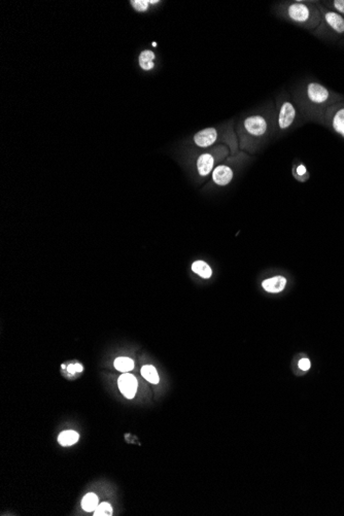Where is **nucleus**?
<instances>
[{
  "instance_id": "13",
  "label": "nucleus",
  "mask_w": 344,
  "mask_h": 516,
  "mask_svg": "<svg viewBox=\"0 0 344 516\" xmlns=\"http://www.w3.org/2000/svg\"><path fill=\"white\" fill-rule=\"evenodd\" d=\"M192 270L202 278H210L213 275V270L209 265L204 261H196L192 265Z\"/></svg>"
},
{
  "instance_id": "20",
  "label": "nucleus",
  "mask_w": 344,
  "mask_h": 516,
  "mask_svg": "<svg viewBox=\"0 0 344 516\" xmlns=\"http://www.w3.org/2000/svg\"><path fill=\"white\" fill-rule=\"evenodd\" d=\"M293 174H294V177L299 181H305L307 179V177H306L307 170H306V167H305L304 165H299L296 167V169L294 168Z\"/></svg>"
},
{
  "instance_id": "19",
  "label": "nucleus",
  "mask_w": 344,
  "mask_h": 516,
  "mask_svg": "<svg viewBox=\"0 0 344 516\" xmlns=\"http://www.w3.org/2000/svg\"><path fill=\"white\" fill-rule=\"evenodd\" d=\"M130 4L137 12H141V13L146 12L150 5L149 0H132Z\"/></svg>"
},
{
  "instance_id": "6",
  "label": "nucleus",
  "mask_w": 344,
  "mask_h": 516,
  "mask_svg": "<svg viewBox=\"0 0 344 516\" xmlns=\"http://www.w3.org/2000/svg\"><path fill=\"white\" fill-rule=\"evenodd\" d=\"M228 152L229 148L224 144L218 145L213 149L202 152L196 160V168L198 175L201 178L208 177L217 167V162L225 158L228 155Z\"/></svg>"
},
{
  "instance_id": "18",
  "label": "nucleus",
  "mask_w": 344,
  "mask_h": 516,
  "mask_svg": "<svg viewBox=\"0 0 344 516\" xmlns=\"http://www.w3.org/2000/svg\"><path fill=\"white\" fill-rule=\"evenodd\" d=\"M95 516H111L112 515V507L108 503H101L98 505L97 509L95 510Z\"/></svg>"
},
{
  "instance_id": "1",
  "label": "nucleus",
  "mask_w": 344,
  "mask_h": 516,
  "mask_svg": "<svg viewBox=\"0 0 344 516\" xmlns=\"http://www.w3.org/2000/svg\"><path fill=\"white\" fill-rule=\"evenodd\" d=\"M275 125L276 111L273 101L244 113L235 130L239 147L248 152H257L275 135Z\"/></svg>"
},
{
  "instance_id": "2",
  "label": "nucleus",
  "mask_w": 344,
  "mask_h": 516,
  "mask_svg": "<svg viewBox=\"0 0 344 516\" xmlns=\"http://www.w3.org/2000/svg\"><path fill=\"white\" fill-rule=\"evenodd\" d=\"M341 98L339 95L331 93L328 88L316 82H308L293 92V101L298 110L310 119L315 114H319L322 106L334 103L335 100L338 101Z\"/></svg>"
},
{
  "instance_id": "9",
  "label": "nucleus",
  "mask_w": 344,
  "mask_h": 516,
  "mask_svg": "<svg viewBox=\"0 0 344 516\" xmlns=\"http://www.w3.org/2000/svg\"><path fill=\"white\" fill-rule=\"evenodd\" d=\"M234 178V169L231 165L221 164L213 171V182L219 187L228 186Z\"/></svg>"
},
{
  "instance_id": "8",
  "label": "nucleus",
  "mask_w": 344,
  "mask_h": 516,
  "mask_svg": "<svg viewBox=\"0 0 344 516\" xmlns=\"http://www.w3.org/2000/svg\"><path fill=\"white\" fill-rule=\"evenodd\" d=\"M326 121L337 134L344 138V105L331 107L326 113Z\"/></svg>"
},
{
  "instance_id": "16",
  "label": "nucleus",
  "mask_w": 344,
  "mask_h": 516,
  "mask_svg": "<svg viewBox=\"0 0 344 516\" xmlns=\"http://www.w3.org/2000/svg\"><path fill=\"white\" fill-rule=\"evenodd\" d=\"M98 496L95 493H88L82 501V508L87 512L95 511L98 507Z\"/></svg>"
},
{
  "instance_id": "14",
  "label": "nucleus",
  "mask_w": 344,
  "mask_h": 516,
  "mask_svg": "<svg viewBox=\"0 0 344 516\" xmlns=\"http://www.w3.org/2000/svg\"><path fill=\"white\" fill-rule=\"evenodd\" d=\"M79 434L74 431H65L62 432L58 437V442L62 446H70L79 441Z\"/></svg>"
},
{
  "instance_id": "21",
  "label": "nucleus",
  "mask_w": 344,
  "mask_h": 516,
  "mask_svg": "<svg viewBox=\"0 0 344 516\" xmlns=\"http://www.w3.org/2000/svg\"><path fill=\"white\" fill-rule=\"evenodd\" d=\"M334 12L338 13L341 16H344V0H334L330 4Z\"/></svg>"
},
{
  "instance_id": "7",
  "label": "nucleus",
  "mask_w": 344,
  "mask_h": 516,
  "mask_svg": "<svg viewBox=\"0 0 344 516\" xmlns=\"http://www.w3.org/2000/svg\"><path fill=\"white\" fill-rule=\"evenodd\" d=\"M318 8L319 13L322 16V21L324 25L337 35L344 34V17L334 11L327 10L320 6H318Z\"/></svg>"
},
{
  "instance_id": "22",
  "label": "nucleus",
  "mask_w": 344,
  "mask_h": 516,
  "mask_svg": "<svg viewBox=\"0 0 344 516\" xmlns=\"http://www.w3.org/2000/svg\"><path fill=\"white\" fill-rule=\"evenodd\" d=\"M299 368L303 371H307L310 369V361L308 359H301L299 361Z\"/></svg>"
},
{
  "instance_id": "12",
  "label": "nucleus",
  "mask_w": 344,
  "mask_h": 516,
  "mask_svg": "<svg viewBox=\"0 0 344 516\" xmlns=\"http://www.w3.org/2000/svg\"><path fill=\"white\" fill-rule=\"evenodd\" d=\"M155 60H156L155 53L149 50L142 51L138 57L139 66L144 71H149L155 67Z\"/></svg>"
},
{
  "instance_id": "17",
  "label": "nucleus",
  "mask_w": 344,
  "mask_h": 516,
  "mask_svg": "<svg viewBox=\"0 0 344 516\" xmlns=\"http://www.w3.org/2000/svg\"><path fill=\"white\" fill-rule=\"evenodd\" d=\"M141 375L148 381L150 384L157 385L159 384V375L154 366L145 365L141 368Z\"/></svg>"
},
{
  "instance_id": "15",
  "label": "nucleus",
  "mask_w": 344,
  "mask_h": 516,
  "mask_svg": "<svg viewBox=\"0 0 344 516\" xmlns=\"http://www.w3.org/2000/svg\"><path fill=\"white\" fill-rule=\"evenodd\" d=\"M114 367L120 372L128 373L134 368V362H133L130 358L127 357H120L117 358L114 361Z\"/></svg>"
},
{
  "instance_id": "4",
  "label": "nucleus",
  "mask_w": 344,
  "mask_h": 516,
  "mask_svg": "<svg viewBox=\"0 0 344 516\" xmlns=\"http://www.w3.org/2000/svg\"><path fill=\"white\" fill-rule=\"evenodd\" d=\"M224 141L229 143L231 151H236L239 147L238 138L234 131V121H230L220 128L209 127L195 133L193 136V143L200 148H208L214 146L217 142Z\"/></svg>"
},
{
  "instance_id": "3",
  "label": "nucleus",
  "mask_w": 344,
  "mask_h": 516,
  "mask_svg": "<svg viewBox=\"0 0 344 516\" xmlns=\"http://www.w3.org/2000/svg\"><path fill=\"white\" fill-rule=\"evenodd\" d=\"M274 16L285 22L313 29L319 23V11L311 4L305 2H278L271 8Z\"/></svg>"
},
{
  "instance_id": "11",
  "label": "nucleus",
  "mask_w": 344,
  "mask_h": 516,
  "mask_svg": "<svg viewBox=\"0 0 344 516\" xmlns=\"http://www.w3.org/2000/svg\"><path fill=\"white\" fill-rule=\"evenodd\" d=\"M285 285H286V278L281 275H276L274 277L265 279L262 282L263 289L266 292L272 293V294H277V293L282 292L285 288Z\"/></svg>"
},
{
  "instance_id": "23",
  "label": "nucleus",
  "mask_w": 344,
  "mask_h": 516,
  "mask_svg": "<svg viewBox=\"0 0 344 516\" xmlns=\"http://www.w3.org/2000/svg\"><path fill=\"white\" fill-rule=\"evenodd\" d=\"M67 370H68V372H69L70 374H74V373H76V372H82L83 367H82V365H79V364H75V365H69V366H68V368H67Z\"/></svg>"
},
{
  "instance_id": "5",
  "label": "nucleus",
  "mask_w": 344,
  "mask_h": 516,
  "mask_svg": "<svg viewBox=\"0 0 344 516\" xmlns=\"http://www.w3.org/2000/svg\"><path fill=\"white\" fill-rule=\"evenodd\" d=\"M274 103L276 111L274 136L279 137L298 126L299 110L292 100L290 94L285 90H281L276 95Z\"/></svg>"
},
{
  "instance_id": "10",
  "label": "nucleus",
  "mask_w": 344,
  "mask_h": 516,
  "mask_svg": "<svg viewBox=\"0 0 344 516\" xmlns=\"http://www.w3.org/2000/svg\"><path fill=\"white\" fill-rule=\"evenodd\" d=\"M118 385L121 393L127 398V399H133L136 394L137 391V379L135 376L132 374L124 373L119 377Z\"/></svg>"
}]
</instances>
